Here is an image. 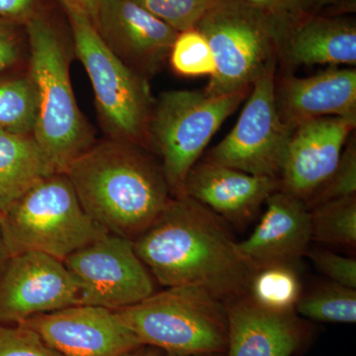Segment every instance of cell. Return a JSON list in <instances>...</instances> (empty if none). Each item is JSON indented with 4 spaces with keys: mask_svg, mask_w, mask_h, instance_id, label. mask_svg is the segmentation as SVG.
I'll use <instances>...</instances> for the list:
<instances>
[{
    "mask_svg": "<svg viewBox=\"0 0 356 356\" xmlns=\"http://www.w3.org/2000/svg\"><path fill=\"white\" fill-rule=\"evenodd\" d=\"M168 63L173 72L181 76H212L216 70L209 43L196 28L178 33Z\"/></svg>",
    "mask_w": 356,
    "mask_h": 356,
    "instance_id": "25",
    "label": "cell"
},
{
    "mask_svg": "<svg viewBox=\"0 0 356 356\" xmlns=\"http://www.w3.org/2000/svg\"><path fill=\"white\" fill-rule=\"evenodd\" d=\"M295 311L303 317L318 322L355 324L356 289L332 281L318 285L306 295H301Z\"/></svg>",
    "mask_w": 356,
    "mask_h": 356,
    "instance_id": "24",
    "label": "cell"
},
{
    "mask_svg": "<svg viewBox=\"0 0 356 356\" xmlns=\"http://www.w3.org/2000/svg\"><path fill=\"white\" fill-rule=\"evenodd\" d=\"M18 26L0 20V74L13 69L22 58L23 42Z\"/></svg>",
    "mask_w": 356,
    "mask_h": 356,
    "instance_id": "31",
    "label": "cell"
},
{
    "mask_svg": "<svg viewBox=\"0 0 356 356\" xmlns=\"http://www.w3.org/2000/svg\"><path fill=\"white\" fill-rule=\"evenodd\" d=\"M277 191L278 177L252 175L206 159L191 168L184 186V194L236 226L250 222Z\"/></svg>",
    "mask_w": 356,
    "mask_h": 356,
    "instance_id": "17",
    "label": "cell"
},
{
    "mask_svg": "<svg viewBox=\"0 0 356 356\" xmlns=\"http://www.w3.org/2000/svg\"><path fill=\"white\" fill-rule=\"evenodd\" d=\"M280 72H291L302 65L356 64L355 21L311 14L291 26L278 50Z\"/></svg>",
    "mask_w": 356,
    "mask_h": 356,
    "instance_id": "19",
    "label": "cell"
},
{
    "mask_svg": "<svg viewBox=\"0 0 356 356\" xmlns=\"http://www.w3.org/2000/svg\"><path fill=\"white\" fill-rule=\"evenodd\" d=\"M92 23L109 50L147 79L168 63L178 35L132 0H104Z\"/></svg>",
    "mask_w": 356,
    "mask_h": 356,
    "instance_id": "13",
    "label": "cell"
},
{
    "mask_svg": "<svg viewBox=\"0 0 356 356\" xmlns=\"http://www.w3.org/2000/svg\"><path fill=\"white\" fill-rule=\"evenodd\" d=\"M42 0H0V20L25 25L41 9Z\"/></svg>",
    "mask_w": 356,
    "mask_h": 356,
    "instance_id": "32",
    "label": "cell"
},
{
    "mask_svg": "<svg viewBox=\"0 0 356 356\" xmlns=\"http://www.w3.org/2000/svg\"><path fill=\"white\" fill-rule=\"evenodd\" d=\"M22 324L62 356H122L143 346L116 311L103 307L79 304Z\"/></svg>",
    "mask_w": 356,
    "mask_h": 356,
    "instance_id": "12",
    "label": "cell"
},
{
    "mask_svg": "<svg viewBox=\"0 0 356 356\" xmlns=\"http://www.w3.org/2000/svg\"><path fill=\"white\" fill-rule=\"evenodd\" d=\"M275 99L281 120L293 131L322 117L356 119V70L332 67L308 77L276 70Z\"/></svg>",
    "mask_w": 356,
    "mask_h": 356,
    "instance_id": "16",
    "label": "cell"
},
{
    "mask_svg": "<svg viewBox=\"0 0 356 356\" xmlns=\"http://www.w3.org/2000/svg\"><path fill=\"white\" fill-rule=\"evenodd\" d=\"M28 72L38 95L35 140L58 172L95 143V134L77 105L70 67L74 46L41 11L26 23Z\"/></svg>",
    "mask_w": 356,
    "mask_h": 356,
    "instance_id": "3",
    "label": "cell"
},
{
    "mask_svg": "<svg viewBox=\"0 0 356 356\" xmlns=\"http://www.w3.org/2000/svg\"><path fill=\"white\" fill-rule=\"evenodd\" d=\"M133 245L163 287H200L222 301L248 293L254 273L228 222L186 194L173 196Z\"/></svg>",
    "mask_w": 356,
    "mask_h": 356,
    "instance_id": "1",
    "label": "cell"
},
{
    "mask_svg": "<svg viewBox=\"0 0 356 356\" xmlns=\"http://www.w3.org/2000/svg\"><path fill=\"white\" fill-rule=\"evenodd\" d=\"M175 31L195 28L220 0H132Z\"/></svg>",
    "mask_w": 356,
    "mask_h": 356,
    "instance_id": "26",
    "label": "cell"
},
{
    "mask_svg": "<svg viewBox=\"0 0 356 356\" xmlns=\"http://www.w3.org/2000/svg\"><path fill=\"white\" fill-rule=\"evenodd\" d=\"M65 173L88 216L107 233L132 242L172 197L161 161L125 140L95 142Z\"/></svg>",
    "mask_w": 356,
    "mask_h": 356,
    "instance_id": "2",
    "label": "cell"
},
{
    "mask_svg": "<svg viewBox=\"0 0 356 356\" xmlns=\"http://www.w3.org/2000/svg\"><path fill=\"white\" fill-rule=\"evenodd\" d=\"M250 89L218 96L204 90H168L156 98L149 138L172 197L184 194L191 168L222 123L247 99Z\"/></svg>",
    "mask_w": 356,
    "mask_h": 356,
    "instance_id": "8",
    "label": "cell"
},
{
    "mask_svg": "<svg viewBox=\"0 0 356 356\" xmlns=\"http://www.w3.org/2000/svg\"><path fill=\"white\" fill-rule=\"evenodd\" d=\"M356 119L322 117L293 131L280 175V191L307 204L336 170Z\"/></svg>",
    "mask_w": 356,
    "mask_h": 356,
    "instance_id": "14",
    "label": "cell"
},
{
    "mask_svg": "<svg viewBox=\"0 0 356 356\" xmlns=\"http://www.w3.org/2000/svg\"><path fill=\"white\" fill-rule=\"evenodd\" d=\"M64 8L74 9L95 21L104 0H60Z\"/></svg>",
    "mask_w": 356,
    "mask_h": 356,
    "instance_id": "33",
    "label": "cell"
},
{
    "mask_svg": "<svg viewBox=\"0 0 356 356\" xmlns=\"http://www.w3.org/2000/svg\"><path fill=\"white\" fill-rule=\"evenodd\" d=\"M55 172L34 136L0 129V212Z\"/></svg>",
    "mask_w": 356,
    "mask_h": 356,
    "instance_id": "20",
    "label": "cell"
},
{
    "mask_svg": "<svg viewBox=\"0 0 356 356\" xmlns=\"http://www.w3.org/2000/svg\"><path fill=\"white\" fill-rule=\"evenodd\" d=\"M268 13L287 29L315 13L314 0H243Z\"/></svg>",
    "mask_w": 356,
    "mask_h": 356,
    "instance_id": "30",
    "label": "cell"
},
{
    "mask_svg": "<svg viewBox=\"0 0 356 356\" xmlns=\"http://www.w3.org/2000/svg\"><path fill=\"white\" fill-rule=\"evenodd\" d=\"M37 115L38 95L28 70L6 76L0 74V129L33 135Z\"/></svg>",
    "mask_w": 356,
    "mask_h": 356,
    "instance_id": "21",
    "label": "cell"
},
{
    "mask_svg": "<svg viewBox=\"0 0 356 356\" xmlns=\"http://www.w3.org/2000/svg\"><path fill=\"white\" fill-rule=\"evenodd\" d=\"M115 311L142 344L166 355H213L226 350V304L202 288L168 287Z\"/></svg>",
    "mask_w": 356,
    "mask_h": 356,
    "instance_id": "4",
    "label": "cell"
},
{
    "mask_svg": "<svg viewBox=\"0 0 356 356\" xmlns=\"http://www.w3.org/2000/svg\"><path fill=\"white\" fill-rule=\"evenodd\" d=\"M79 302L76 280L55 257L22 252L0 267V324H18Z\"/></svg>",
    "mask_w": 356,
    "mask_h": 356,
    "instance_id": "11",
    "label": "cell"
},
{
    "mask_svg": "<svg viewBox=\"0 0 356 356\" xmlns=\"http://www.w3.org/2000/svg\"><path fill=\"white\" fill-rule=\"evenodd\" d=\"M10 257L8 248H7L6 238H4L3 229L1 224V213H0V267L3 266L4 262Z\"/></svg>",
    "mask_w": 356,
    "mask_h": 356,
    "instance_id": "36",
    "label": "cell"
},
{
    "mask_svg": "<svg viewBox=\"0 0 356 356\" xmlns=\"http://www.w3.org/2000/svg\"><path fill=\"white\" fill-rule=\"evenodd\" d=\"M213 53L216 70L203 89L226 95L252 88L267 65L277 60L287 28L243 0H220L196 25Z\"/></svg>",
    "mask_w": 356,
    "mask_h": 356,
    "instance_id": "7",
    "label": "cell"
},
{
    "mask_svg": "<svg viewBox=\"0 0 356 356\" xmlns=\"http://www.w3.org/2000/svg\"><path fill=\"white\" fill-rule=\"evenodd\" d=\"M312 262L332 282L356 289V261L330 250L308 252Z\"/></svg>",
    "mask_w": 356,
    "mask_h": 356,
    "instance_id": "29",
    "label": "cell"
},
{
    "mask_svg": "<svg viewBox=\"0 0 356 356\" xmlns=\"http://www.w3.org/2000/svg\"><path fill=\"white\" fill-rule=\"evenodd\" d=\"M225 304L228 356H291L305 339V327L295 311L269 310L248 293Z\"/></svg>",
    "mask_w": 356,
    "mask_h": 356,
    "instance_id": "18",
    "label": "cell"
},
{
    "mask_svg": "<svg viewBox=\"0 0 356 356\" xmlns=\"http://www.w3.org/2000/svg\"><path fill=\"white\" fill-rule=\"evenodd\" d=\"M218 355H166V356H217Z\"/></svg>",
    "mask_w": 356,
    "mask_h": 356,
    "instance_id": "37",
    "label": "cell"
},
{
    "mask_svg": "<svg viewBox=\"0 0 356 356\" xmlns=\"http://www.w3.org/2000/svg\"><path fill=\"white\" fill-rule=\"evenodd\" d=\"M122 356H166V353L165 351L159 350V348L143 344L139 348L129 351L126 355Z\"/></svg>",
    "mask_w": 356,
    "mask_h": 356,
    "instance_id": "35",
    "label": "cell"
},
{
    "mask_svg": "<svg viewBox=\"0 0 356 356\" xmlns=\"http://www.w3.org/2000/svg\"><path fill=\"white\" fill-rule=\"evenodd\" d=\"M76 280L81 305L119 310L156 292L154 280L132 241L106 234L65 259Z\"/></svg>",
    "mask_w": 356,
    "mask_h": 356,
    "instance_id": "10",
    "label": "cell"
},
{
    "mask_svg": "<svg viewBox=\"0 0 356 356\" xmlns=\"http://www.w3.org/2000/svg\"><path fill=\"white\" fill-rule=\"evenodd\" d=\"M0 213L10 255L41 252L64 261L108 234L84 211L64 172L44 178Z\"/></svg>",
    "mask_w": 356,
    "mask_h": 356,
    "instance_id": "6",
    "label": "cell"
},
{
    "mask_svg": "<svg viewBox=\"0 0 356 356\" xmlns=\"http://www.w3.org/2000/svg\"><path fill=\"white\" fill-rule=\"evenodd\" d=\"M0 356H62L36 332L19 324H0Z\"/></svg>",
    "mask_w": 356,
    "mask_h": 356,
    "instance_id": "28",
    "label": "cell"
},
{
    "mask_svg": "<svg viewBox=\"0 0 356 356\" xmlns=\"http://www.w3.org/2000/svg\"><path fill=\"white\" fill-rule=\"evenodd\" d=\"M261 221L238 250L252 271L293 264L308 254L312 243L310 210L301 199L277 191L266 201Z\"/></svg>",
    "mask_w": 356,
    "mask_h": 356,
    "instance_id": "15",
    "label": "cell"
},
{
    "mask_svg": "<svg viewBox=\"0 0 356 356\" xmlns=\"http://www.w3.org/2000/svg\"><path fill=\"white\" fill-rule=\"evenodd\" d=\"M312 242L343 248L356 245V195L310 208Z\"/></svg>",
    "mask_w": 356,
    "mask_h": 356,
    "instance_id": "22",
    "label": "cell"
},
{
    "mask_svg": "<svg viewBox=\"0 0 356 356\" xmlns=\"http://www.w3.org/2000/svg\"><path fill=\"white\" fill-rule=\"evenodd\" d=\"M248 294L259 305L276 312L295 311L301 283L293 264H276L255 271Z\"/></svg>",
    "mask_w": 356,
    "mask_h": 356,
    "instance_id": "23",
    "label": "cell"
},
{
    "mask_svg": "<svg viewBox=\"0 0 356 356\" xmlns=\"http://www.w3.org/2000/svg\"><path fill=\"white\" fill-rule=\"evenodd\" d=\"M355 4L356 0H314L315 13L325 7L339 8L344 11H355Z\"/></svg>",
    "mask_w": 356,
    "mask_h": 356,
    "instance_id": "34",
    "label": "cell"
},
{
    "mask_svg": "<svg viewBox=\"0 0 356 356\" xmlns=\"http://www.w3.org/2000/svg\"><path fill=\"white\" fill-rule=\"evenodd\" d=\"M356 195V140L351 134L332 177L314 195L307 207L310 209L317 204Z\"/></svg>",
    "mask_w": 356,
    "mask_h": 356,
    "instance_id": "27",
    "label": "cell"
},
{
    "mask_svg": "<svg viewBox=\"0 0 356 356\" xmlns=\"http://www.w3.org/2000/svg\"><path fill=\"white\" fill-rule=\"evenodd\" d=\"M65 11L74 55L92 86L98 120L106 138L132 143L154 154L149 125L156 97L149 79L109 50L86 14L69 8Z\"/></svg>",
    "mask_w": 356,
    "mask_h": 356,
    "instance_id": "5",
    "label": "cell"
},
{
    "mask_svg": "<svg viewBox=\"0 0 356 356\" xmlns=\"http://www.w3.org/2000/svg\"><path fill=\"white\" fill-rule=\"evenodd\" d=\"M277 60L252 84L235 127L206 161L261 177L280 178L292 129L281 120L275 99Z\"/></svg>",
    "mask_w": 356,
    "mask_h": 356,
    "instance_id": "9",
    "label": "cell"
}]
</instances>
